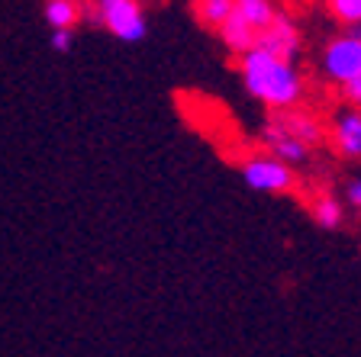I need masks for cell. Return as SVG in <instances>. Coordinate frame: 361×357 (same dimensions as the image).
<instances>
[{
    "label": "cell",
    "mask_w": 361,
    "mask_h": 357,
    "mask_svg": "<svg viewBox=\"0 0 361 357\" xmlns=\"http://www.w3.org/2000/svg\"><path fill=\"white\" fill-rule=\"evenodd\" d=\"M235 58H239V77L245 94L258 100L264 110H290V106H300L307 100L310 84L300 61L278 58V55L264 52L258 45H252L248 52L235 55Z\"/></svg>",
    "instance_id": "6da1fadb"
},
{
    "label": "cell",
    "mask_w": 361,
    "mask_h": 357,
    "mask_svg": "<svg viewBox=\"0 0 361 357\" xmlns=\"http://www.w3.org/2000/svg\"><path fill=\"white\" fill-rule=\"evenodd\" d=\"M319 75L338 87L345 106L361 104V36L358 30H342L319 49Z\"/></svg>",
    "instance_id": "7a4b0ae2"
},
{
    "label": "cell",
    "mask_w": 361,
    "mask_h": 357,
    "mask_svg": "<svg viewBox=\"0 0 361 357\" xmlns=\"http://www.w3.org/2000/svg\"><path fill=\"white\" fill-rule=\"evenodd\" d=\"M87 16L120 42H139L149 32L142 0H90Z\"/></svg>",
    "instance_id": "3957f363"
},
{
    "label": "cell",
    "mask_w": 361,
    "mask_h": 357,
    "mask_svg": "<svg viewBox=\"0 0 361 357\" xmlns=\"http://www.w3.org/2000/svg\"><path fill=\"white\" fill-rule=\"evenodd\" d=\"M239 171H242L245 187H252L258 194L278 196V194H290L293 187H297V174H293L290 164L278 161V158L268 155V151L245 158V161L239 164Z\"/></svg>",
    "instance_id": "277c9868"
},
{
    "label": "cell",
    "mask_w": 361,
    "mask_h": 357,
    "mask_svg": "<svg viewBox=\"0 0 361 357\" xmlns=\"http://www.w3.org/2000/svg\"><path fill=\"white\" fill-rule=\"evenodd\" d=\"M255 45H258V49H264V52H271V55H278V58L300 61V55H303V32H300V26H297V20H293L290 13L278 10V13L271 16L268 26L258 32Z\"/></svg>",
    "instance_id": "5b68a950"
},
{
    "label": "cell",
    "mask_w": 361,
    "mask_h": 357,
    "mask_svg": "<svg viewBox=\"0 0 361 357\" xmlns=\"http://www.w3.org/2000/svg\"><path fill=\"white\" fill-rule=\"evenodd\" d=\"M271 123H278L287 135H293L297 142H303L310 151H316L326 142V123L319 119V113H313L310 106H290V110L271 113Z\"/></svg>",
    "instance_id": "8992f818"
},
{
    "label": "cell",
    "mask_w": 361,
    "mask_h": 357,
    "mask_svg": "<svg viewBox=\"0 0 361 357\" xmlns=\"http://www.w3.org/2000/svg\"><path fill=\"white\" fill-rule=\"evenodd\" d=\"M326 142L332 145L338 158H355L361 155V116L358 106H342V110L332 116V123L326 126Z\"/></svg>",
    "instance_id": "52a82bcc"
},
{
    "label": "cell",
    "mask_w": 361,
    "mask_h": 357,
    "mask_svg": "<svg viewBox=\"0 0 361 357\" xmlns=\"http://www.w3.org/2000/svg\"><path fill=\"white\" fill-rule=\"evenodd\" d=\"M262 145H264V151H268V155H274L278 161L290 164V168H297V164H307L310 155H313V151H310L303 142H297L293 135H287L284 129H281L278 123H271V119L262 126Z\"/></svg>",
    "instance_id": "ba28073f"
},
{
    "label": "cell",
    "mask_w": 361,
    "mask_h": 357,
    "mask_svg": "<svg viewBox=\"0 0 361 357\" xmlns=\"http://www.w3.org/2000/svg\"><path fill=\"white\" fill-rule=\"evenodd\" d=\"M42 16L52 30H75L87 16V0H42Z\"/></svg>",
    "instance_id": "9c48e42d"
},
{
    "label": "cell",
    "mask_w": 361,
    "mask_h": 357,
    "mask_svg": "<svg viewBox=\"0 0 361 357\" xmlns=\"http://www.w3.org/2000/svg\"><path fill=\"white\" fill-rule=\"evenodd\" d=\"M219 36V42L226 45V49H229V52L233 55H242V52H248V49H252V45H255V39H258V32L255 30H248L245 23L239 20V16L235 13H229L226 16L223 23H219L216 30H213Z\"/></svg>",
    "instance_id": "30bf717a"
},
{
    "label": "cell",
    "mask_w": 361,
    "mask_h": 357,
    "mask_svg": "<svg viewBox=\"0 0 361 357\" xmlns=\"http://www.w3.org/2000/svg\"><path fill=\"white\" fill-rule=\"evenodd\" d=\"M233 13L245 23L248 30L262 32L271 23V16L278 13V4L274 0H233Z\"/></svg>",
    "instance_id": "8fae6325"
},
{
    "label": "cell",
    "mask_w": 361,
    "mask_h": 357,
    "mask_svg": "<svg viewBox=\"0 0 361 357\" xmlns=\"http://www.w3.org/2000/svg\"><path fill=\"white\" fill-rule=\"evenodd\" d=\"M310 219L323 232H336L345 225V206H342V200H336V196H329V194L316 196V200L310 203Z\"/></svg>",
    "instance_id": "7c38bea8"
},
{
    "label": "cell",
    "mask_w": 361,
    "mask_h": 357,
    "mask_svg": "<svg viewBox=\"0 0 361 357\" xmlns=\"http://www.w3.org/2000/svg\"><path fill=\"white\" fill-rule=\"evenodd\" d=\"M190 10H194V16H197L200 26L216 30L219 23L233 13V0H190Z\"/></svg>",
    "instance_id": "4fadbf2b"
},
{
    "label": "cell",
    "mask_w": 361,
    "mask_h": 357,
    "mask_svg": "<svg viewBox=\"0 0 361 357\" xmlns=\"http://www.w3.org/2000/svg\"><path fill=\"white\" fill-rule=\"evenodd\" d=\"M329 16L338 23V26H345V30H358L361 23V0H323Z\"/></svg>",
    "instance_id": "5bb4252c"
},
{
    "label": "cell",
    "mask_w": 361,
    "mask_h": 357,
    "mask_svg": "<svg viewBox=\"0 0 361 357\" xmlns=\"http://www.w3.org/2000/svg\"><path fill=\"white\" fill-rule=\"evenodd\" d=\"M49 42H52L55 52H71L75 49V30H52Z\"/></svg>",
    "instance_id": "9a60e30c"
},
{
    "label": "cell",
    "mask_w": 361,
    "mask_h": 357,
    "mask_svg": "<svg viewBox=\"0 0 361 357\" xmlns=\"http://www.w3.org/2000/svg\"><path fill=\"white\" fill-rule=\"evenodd\" d=\"M345 206L348 209H358L361 206V184H358V177H348V184H345Z\"/></svg>",
    "instance_id": "2e32d148"
}]
</instances>
